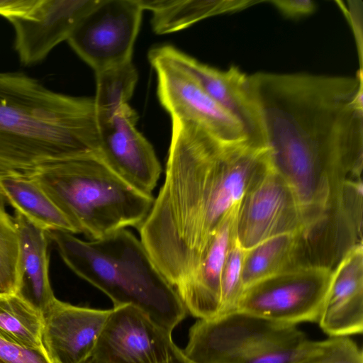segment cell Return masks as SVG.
<instances>
[{"label": "cell", "instance_id": "25", "mask_svg": "<svg viewBox=\"0 0 363 363\" xmlns=\"http://www.w3.org/2000/svg\"><path fill=\"white\" fill-rule=\"evenodd\" d=\"M19 237L16 224L0 206V296L16 294Z\"/></svg>", "mask_w": 363, "mask_h": 363}, {"label": "cell", "instance_id": "29", "mask_svg": "<svg viewBox=\"0 0 363 363\" xmlns=\"http://www.w3.org/2000/svg\"><path fill=\"white\" fill-rule=\"evenodd\" d=\"M38 0H0V16L8 21L28 16Z\"/></svg>", "mask_w": 363, "mask_h": 363}, {"label": "cell", "instance_id": "6", "mask_svg": "<svg viewBox=\"0 0 363 363\" xmlns=\"http://www.w3.org/2000/svg\"><path fill=\"white\" fill-rule=\"evenodd\" d=\"M305 334L241 311L198 320L183 350L194 363H291Z\"/></svg>", "mask_w": 363, "mask_h": 363}, {"label": "cell", "instance_id": "21", "mask_svg": "<svg viewBox=\"0 0 363 363\" xmlns=\"http://www.w3.org/2000/svg\"><path fill=\"white\" fill-rule=\"evenodd\" d=\"M296 233L268 238L245 250L242 281L245 289L264 278L296 266Z\"/></svg>", "mask_w": 363, "mask_h": 363}, {"label": "cell", "instance_id": "12", "mask_svg": "<svg viewBox=\"0 0 363 363\" xmlns=\"http://www.w3.org/2000/svg\"><path fill=\"white\" fill-rule=\"evenodd\" d=\"M155 48L192 77L214 101L235 117L242 125L250 144L264 147L261 114L249 75L234 65L224 71L212 67L171 45Z\"/></svg>", "mask_w": 363, "mask_h": 363}, {"label": "cell", "instance_id": "11", "mask_svg": "<svg viewBox=\"0 0 363 363\" xmlns=\"http://www.w3.org/2000/svg\"><path fill=\"white\" fill-rule=\"evenodd\" d=\"M301 212L294 191L272 166L244 196L236 216L235 238L245 250L274 236L297 233Z\"/></svg>", "mask_w": 363, "mask_h": 363}, {"label": "cell", "instance_id": "13", "mask_svg": "<svg viewBox=\"0 0 363 363\" xmlns=\"http://www.w3.org/2000/svg\"><path fill=\"white\" fill-rule=\"evenodd\" d=\"M137 113L123 106L100 128L101 152L106 164L125 182L152 195L162 168L153 147L136 127Z\"/></svg>", "mask_w": 363, "mask_h": 363}, {"label": "cell", "instance_id": "22", "mask_svg": "<svg viewBox=\"0 0 363 363\" xmlns=\"http://www.w3.org/2000/svg\"><path fill=\"white\" fill-rule=\"evenodd\" d=\"M96 95L94 98L99 127L108 123L116 112L132 97L138 73L132 61L95 72Z\"/></svg>", "mask_w": 363, "mask_h": 363}, {"label": "cell", "instance_id": "24", "mask_svg": "<svg viewBox=\"0 0 363 363\" xmlns=\"http://www.w3.org/2000/svg\"><path fill=\"white\" fill-rule=\"evenodd\" d=\"M291 363H363L362 350L349 336H329L301 345Z\"/></svg>", "mask_w": 363, "mask_h": 363}, {"label": "cell", "instance_id": "15", "mask_svg": "<svg viewBox=\"0 0 363 363\" xmlns=\"http://www.w3.org/2000/svg\"><path fill=\"white\" fill-rule=\"evenodd\" d=\"M111 311L56 298L43 315V343L53 363H86Z\"/></svg>", "mask_w": 363, "mask_h": 363}, {"label": "cell", "instance_id": "27", "mask_svg": "<svg viewBox=\"0 0 363 363\" xmlns=\"http://www.w3.org/2000/svg\"><path fill=\"white\" fill-rule=\"evenodd\" d=\"M0 363H53L44 345L26 347L0 337Z\"/></svg>", "mask_w": 363, "mask_h": 363}, {"label": "cell", "instance_id": "3", "mask_svg": "<svg viewBox=\"0 0 363 363\" xmlns=\"http://www.w3.org/2000/svg\"><path fill=\"white\" fill-rule=\"evenodd\" d=\"M94 98L55 91L21 72H0V177H30L57 161L101 155Z\"/></svg>", "mask_w": 363, "mask_h": 363}, {"label": "cell", "instance_id": "8", "mask_svg": "<svg viewBox=\"0 0 363 363\" xmlns=\"http://www.w3.org/2000/svg\"><path fill=\"white\" fill-rule=\"evenodd\" d=\"M143 11L139 0H97L67 41L95 72L132 61Z\"/></svg>", "mask_w": 363, "mask_h": 363}, {"label": "cell", "instance_id": "19", "mask_svg": "<svg viewBox=\"0 0 363 363\" xmlns=\"http://www.w3.org/2000/svg\"><path fill=\"white\" fill-rule=\"evenodd\" d=\"M0 195L15 211L45 230H77L33 176L0 177Z\"/></svg>", "mask_w": 363, "mask_h": 363}, {"label": "cell", "instance_id": "2", "mask_svg": "<svg viewBox=\"0 0 363 363\" xmlns=\"http://www.w3.org/2000/svg\"><path fill=\"white\" fill-rule=\"evenodd\" d=\"M270 166L265 147L224 143L193 123L172 119L164 181L138 230L174 288L202 260L220 227Z\"/></svg>", "mask_w": 363, "mask_h": 363}, {"label": "cell", "instance_id": "4", "mask_svg": "<svg viewBox=\"0 0 363 363\" xmlns=\"http://www.w3.org/2000/svg\"><path fill=\"white\" fill-rule=\"evenodd\" d=\"M47 233L67 266L105 294L113 307L133 305L170 333L186 318L176 289L129 230L89 241L61 230Z\"/></svg>", "mask_w": 363, "mask_h": 363}, {"label": "cell", "instance_id": "16", "mask_svg": "<svg viewBox=\"0 0 363 363\" xmlns=\"http://www.w3.org/2000/svg\"><path fill=\"white\" fill-rule=\"evenodd\" d=\"M318 323L329 336L362 333V243L352 247L332 271L329 289Z\"/></svg>", "mask_w": 363, "mask_h": 363}, {"label": "cell", "instance_id": "7", "mask_svg": "<svg viewBox=\"0 0 363 363\" xmlns=\"http://www.w3.org/2000/svg\"><path fill=\"white\" fill-rule=\"evenodd\" d=\"M331 276L332 270L318 267L276 274L246 287L237 311L285 325L318 323Z\"/></svg>", "mask_w": 363, "mask_h": 363}, {"label": "cell", "instance_id": "17", "mask_svg": "<svg viewBox=\"0 0 363 363\" xmlns=\"http://www.w3.org/2000/svg\"><path fill=\"white\" fill-rule=\"evenodd\" d=\"M237 213L225 220L202 260L175 287L187 313L198 319L211 320L219 315L221 274L228 249L235 237Z\"/></svg>", "mask_w": 363, "mask_h": 363}, {"label": "cell", "instance_id": "30", "mask_svg": "<svg viewBox=\"0 0 363 363\" xmlns=\"http://www.w3.org/2000/svg\"><path fill=\"white\" fill-rule=\"evenodd\" d=\"M169 363H194L189 359L179 347L177 350Z\"/></svg>", "mask_w": 363, "mask_h": 363}, {"label": "cell", "instance_id": "14", "mask_svg": "<svg viewBox=\"0 0 363 363\" xmlns=\"http://www.w3.org/2000/svg\"><path fill=\"white\" fill-rule=\"evenodd\" d=\"M97 0H38L30 13L9 21L14 30L13 47L20 62L32 66L44 60L67 40Z\"/></svg>", "mask_w": 363, "mask_h": 363}, {"label": "cell", "instance_id": "20", "mask_svg": "<svg viewBox=\"0 0 363 363\" xmlns=\"http://www.w3.org/2000/svg\"><path fill=\"white\" fill-rule=\"evenodd\" d=\"M152 13L155 33L169 34L185 29L204 18L242 10L257 1L226 0H139Z\"/></svg>", "mask_w": 363, "mask_h": 363}, {"label": "cell", "instance_id": "26", "mask_svg": "<svg viewBox=\"0 0 363 363\" xmlns=\"http://www.w3.org/2000/svg\"><path fill=\"white\" fill-rule=\"evenodd\" d=\"M245 250L236 238L228 249L223 264L220 281V309L219 316L237 311L245 289L242 281V264Z\"/></svg>", "mask_w": 363, "mask_h": 363}, {"label": "cell", "instance_id": "18", "mask_svg": "<svg viewBox=\"0 0 363 363\" xmlns=\"http://www.w3.org/2000/svg\"><path fill=\"white\" fill-rule=\"evenodd\" d=\"M19 237L16 295L43 315L56 299L49 279L50 240L47 230L15 211L13 218Z\"/></svg>", "mask_w": 363, "mask_h": 363}, {"label": "cell", "instance_id": "9", "mask_svg": "<svg viewBox=\"0 0 363 363\" xmlns=\"http://www.w3.org/2000/svg\"><path fill=\"white\" fill-rule=\"evenodd\" d=\"M148 58L157 73L158 99L171 119L193 123L225 143L247 141L241 123L192 77L155 48L149 52Z\"/></svg>", "mask_w": 363, "mask_h": 363}, {"label": "cell", "instance_id": "10", "mask_svg": "<svg viewBox=\"0 0 363 363\" xmlns=\"http://www.w3.org/2000/svg\"><path fill=\"white\" fill-rule=\"evenodd\" d=\"M179 347L172 333L133 305L115 306L86 363H169Z\"/></svg>", "mask_w": 363, "mask_h": 363}, {"label": "cell", "instance_id": "23", "mask_svg": "<svg viewBox=\"0 0 363 363\" xmlns=\"http://www.w3.org/2000/svg\"><path fill=\"white\" fill-rule=\"evenodd\" d=\"M43 315L16 294L0 296V337L20 345L43 346Z\"/></svg>", "mask_w": 363, "mask_h": 363}, {"label": "cell", "instance_id": "1", "mask_svg": "<svg viewBox=\"0 0 363 363\" xmlns=\"http://www.w3.org/2000/svg\"><path fill=\"white\" fill-rule=\"evenodd\" d=\"M272 167L294 191L306 222L337 209L345 182L362 179L363 86L354 77L249 75Z\"/></svg>", "mask_w": 363, "mask_h": 363}, {"label": "cell", "instance_id": "28", "mask_svg": "<svg viewBox=\"0 0 363 363\" xmlns=\"http://www.w3.org/2000/svg\"><path fill=\"white\" fill-rule=\"evenodd\" d=\"M284 16L291 19L311 15L315 4L311 0H272L269 1Z\"/></svg>", "mask_w": 363, "mask_h": 363}, {"label": "cell", "instance_id": "5", "mask_svg": "<svg viewBox=\"0 0 363 363\" xmlns=\"http://www.w3.org/2000/svg\"><path fill=\"white\" fill-rule=\"evenodd\" d=\"M77 230L90 240L139 228L154 198L120 177L101 155L66 159L33 175Z\"/></svg>", "mask_w": 363, "mask_h": 363}]
</instances>
